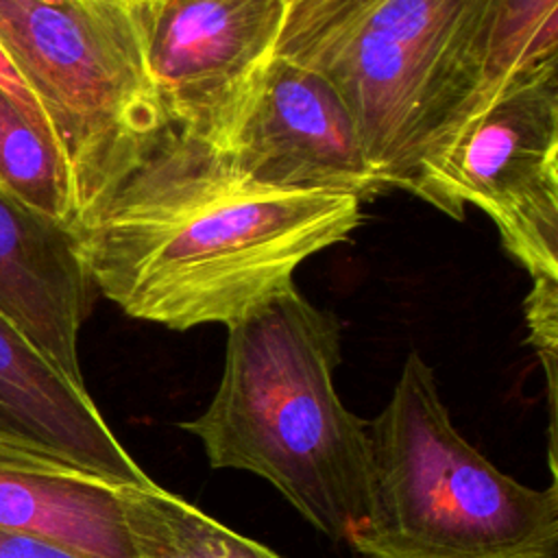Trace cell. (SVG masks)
<instances>
[{"instance_id":"12","label":"cell","mask_w":558,"mask_h":558,"mask_svg":"<svg viewBox=\"0 0 558 558\" xmlns=\"http://www.w3.org/2000/svg\"><path fill=\"white\" fill-rule=\"evenodd\" d=\"M120 495L133 558H281L153 480Z\"/></svg>"},{"instance_id":"8","label":"cell","mask_w":558,"mask_h":558,"mask_svg":"<svg viewBox=\"0 0 558 558\" xmlns=\"http://www.w3.org/2000/svg\"><path fill=\"white\" fill-rule=\"evenodd\" d=\"M222 153L246 179L277 190L340 192L360 201L384 192L336 87L318 70L279 54Z\"/></svg>"},{"instance_id":"1","label":"cell","mask_w":558,"mask_h":558,"mask_svg":"<svg viewBox=\"0 0 558 558\" xmlns=\"http://www.w3.org/2000/svg\"><path fill=\"white\" fill-rule=\"evenodd\" d=\"M362 201L277 190L166 126L72 233L94 288L126 316L185 331L231 325L294 288V270L349 240Z\"/></svg>"},{"instance_id":"3","label":"cell","mask_w":558,"mask_h":558,"mask_svg":"<svg viewBox=\"0 0 558 558\" xmlns=\"http://www.w3.org/2000/svg\"><path fill=\"white\" fill-rule=\"evenodd\" d=\"M347 543L362 558H556L558 486H525L477 451L412 351L368 421L366 512Z\"/></svg>"},{"instance_id":"16","label":"cell","mask_w":558,"mask_h":558,"mask_svg":"<svg viewBox=\"0 0 558 558\" xmlns=\"http://www.w3.org/2000/svg\"><path fill=\"white\" fill-rule=\"evenodd\" d=\"M0 558H92L63 545L0 530Z\"/></svg>"},{"instance_id":"17","label":"cell","mask_w":558,"mask_h":558,"mask_svg":"<svg viewBox=\"0 0 558 558\" xmlns=\"http://www.w3.org/2000/svg\"><path fill=\"white\" fill-rule=\"evenodd\" d=\"M0 89L13 100L15 107H20L26 116H31L33 120H39L44 124L46 116L41 111V107L37 105L35 96L31 94V89L24 85V81L20 78V74L15 72V68L11 65V61L7 59V54L0 50Z\"/></svg>"},{"instance_id":"13","label":"cell","mask_w":558,"mask_h":558,"mask_svg":"<svg viewBox=\"0 0 558 558\" xmlns=\"http://www.w3.org/2000/svg\"><path fill=\"white\" fill-rule=\"evenodd\" d=\"M551 61H558V0H497L480 83L429 153L482 113L519 76Z\"/></svg>"},{"instance_id":"15","label":"cell","mask_w":558,"mask_h":558,"mask_svg":"<svg viewBox=\"0 0 558 558\" xmlns=\"http://www.w3.org/2000/svg\"><path fill=\"white\" fill-rule=\"evenodd\" d=\"M525 320L530 342L536 349L547 379L549 403V469L556 480V362H558V279L534 277L532 290L525 296Z\"/></svg>"},{"instance_id":"6","label":"cell","mask_w":558,"mask_h":558,"mask_svg":"<svg viewBox=\"0 0 558 558\" xmlns=\"http://www.w3.org/2000/svg\"><path fill=\"white\" fill-rule=\"evenodd\" d=\"M410 192L456 220L480 207L532 279H558V61L519 76L429 153Z\"/></svg>"},{"instance_id":"5","label":"cell","mask_w":558,"mask_h":558,"mask_svg":"<svg viewBox=\"0 0 558 558\" xmlns=\"http://www.w3.org/2000/svg\"><path fill=\"white\" fill-rule=\"evenodd\" d=\"M497 0H377L292 61L351 111L381 190H408L475 92Z\"/></svg>"},{"instance_id":"7","label":"cell","mask_w":558,"mask_h":558,"mask_svg":"<svg viewBox=\"0 0 558 558\" xmlns=\"http://www.w3.org/2000/svg\"><path fill=\"white\" fill-rule=\"evenodd\" d=\"M166 122L227 150L277 52L286 0H135Z\"/></svg>"},{"instance_id":"2","label":"cell","mask_w":558,"mask_h":558,"mask_svg":"<svg viewBox=\"0 0 558 558\" xmlns=\"http://www.w3.org/2000/svg\"><path fill=\"white\" fill-rule=\"evenodd\" d=\"M338 364V318L294 286L227 325L218 388L179 427L211 469L264 477L310 525L347 541L366 512L368 421L340 401Z\"/></svg>"},{"instance_id":"11","label":"cell","mask_w":558,"mask_h":558,"mask_svg":"<svg viewBox=\"0 0 558 558\" xmlns=\"http://www.w3.org/2000/svg\"><path fill=\"white\" fill-rule=\"evenodd\" d=\"M120 488L0 456V530L92 558H133Z\"/></svg>"},{"instance_id":"14","label":"cell","mask_w":558,"mask_h":558,"mask_svg":"<svg viewBox=\"0 0 558 558\" xmlns=\"http://www.w3.org/2000/svg\"><path fill=\"white\" fill-rule=\"evenodd\" d=\"M0 187L24 207L72 227V181L50 126L26 116L2 89Z\"/></svg>"},{"instance_id":"10","label":"cell","mask_w":558,"mask_h":558,"mask_svg":"<svg viewBox=\"0 0 558 558\" xmlns=\"http://www.w3.org/2000/svg\"><path fill=\"white\" fill-rule=\"evenodd\" d=\"M92 288L72 229L0 187V312L78 386V333Z\"/></svg>"},{"instance_id":"18","label":"cell","mask_w":558,"mask_h":558,"mask_svg":"<svg viewBox=\"0 0 558 558\" xmlns=\"http://www.w3.org/2000/svg\"><path fill=\"white\" fill-rule=\"evenodd\" d=\"M286 2H288V4H290V2H294V0H286Z\"/></svg>"},{"instance_id":"9","label":"cell","mask_w":558,"mask_h":558,"mask_svg":"<svg viewBox=\"0 0 558 558\" xmlns=\"http://www.w3.org/2000/svg\"><path fill=\"white\" fill-rule=\"evenodd\" d=\"M0 456L109 486L150 482L109 429L87 388L54 368L2 312Z\"/></svg>"},{"instance_id":"4","label":"cell","mask_w":558,"mask_h":558,"mask_svg":"<svg viewBox=\"0 0 558 558\" xmlns=\"http://www.w3.org/2000/svg\"><path fill=\"white\" fill-rule=\"evenodd\" d=\"M0 50L46 116L76 218L168 126L135 0H0Z\"/></svg>"}]
</instances>
